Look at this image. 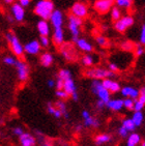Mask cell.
Here are the masks:
<instances>
[{
    "label": "cell",
    "instance_id": "obj_10",
    "mask_svg": "<svg viewBox=\"0 0 145 146\" xmlns=\"http://www.w3.org/2000/svg\"><path fill=\"white\" fill-rule=\"evenodd\" d=\"M15 66L17 68L18 78H19L20 81L21 82L27 81L28 77H29V68H28V65L24 61H22V60H17Z\"/></svg>",
    "mask_w": 145,
    "mask_h": 146
},
{
    "label": "cell",
    "instance_id": "obj_23",
    "mask_svg": "<svg viewBox=\"0 0 145 146\" xmlns=\"http://www.w3.org/2000/svg\"><path fill=\"white\" fill-rule=\"evenodd\" d=\"M128 140H126V146H138L141 143V136L137 133L132 132L131 134H128Z\"/></svg>",
    "mask_w": 145,
    "mask_h": 146
},
{
    "label": "cell",
    "instance_id": "obj_25",
    "mask_svg": "<svg viewBox=\"0 0 145 146\" xmlns=\"http://www.w3.org/2000/svg\"><path fill=\"white\" fill-rule=\"evenodd\" d=\"M39 61H41V64L43 66H45V68H49L54 61V57L53 55L51 53H43L41 55V59H39Z\"/></svg>",
    "mask_w": 145,
    "mask_h": 146
},
{
    "label": "cell",
    "instance_id": "obj_13",
    "mask_svg": "<svg viewBox=\"0 0 145 146\" xmlns=\"http://www.w3.org/2000/svg\"><path fill=\"white\" fill-rule=\"evenodd\" d=\"M41 49H42V46H41V44H39L37 39L30 40V42H27L24 46V52L29 54V55H36V54H39Z\"/></svg>",
    "mask_w": 145,
    "mask_h": 146
},
{
    "label": "cell",
    "instance_id": "obj_14",
    "mask_svg": "<svg viewBox=\"0 0 145 146\" xmlns=\"http://www.w3.org/2000/svg\"><path fill=\"white\" fill-rule=\"evenodd\" d=\"M82 117H83V119H84V127H94V129L100 127L98 120L96 118L92 117V116L90 115V113L88 112L87 110H84L83 112H82Z\"/></svg>",
    "mask_w": 145,
    "mask_h": 146
},
{
    "label": "cell",
    "instance_id": "obj_2",
    "mask_svg": "<svg viewBox=\"0 0 145 146\" xmlns=\"http://www.w3.org/2000/svg\"><path fill=\"white\" fill-rule=\"evenodd\" d=\"M82 25H83V19L76 17L72 14L69 15V17H67V27H69V30H70L71 35H72V42H76V40L79 38Z\"/></svg>",
    "mask_w": 145,
    "mask_h": 146
},
{
    "label": "cell",
    "instance_id": "obj_11",
    "mask_svg": "<svg viewBox=\"0 0 145 146\" xmlns=\"http://www.w3.org/2000/svg\"><path fill=\"white\" fill-rule=\"evenodd\" d=\"M49 20H50L51 24H52V26H53L54 28L62 27L63 22H64V17H63L62 11H59V9H54V11H52V14H51Z\"/></svg>",
    "mask_w": 145,
    "mask_h": 146
},
{
    "label": "cell",
    "instance_id": "obj_24",
    "mask_svg": "<svg viewBox=\"0 0 145 146\" xmlns=\"http://www.w3.org/2000/svg\"><path fill=\"white\" fill-rule=\"evenodd\" d=\"M95 96H98V100L103 101L104 103H107V102L111 98V93H110V91H109L108 89H106L104 86H102V87H100V89L96 91Z\"/></svg>",
    "mask_w": 145,
    "mask_h": 146
},
{
    "label": "cell",
    "instance_id": "obj_28",
    "mask_svg": "<svg viewBox=\"0 0 145 146\" xmlns=\"http://www.w3.org/2000/svg\"><path fill=\"white\" fill-rule=\"evenodd\" d=\"M82 63H83V65H85V66H87V68H90V66H92V65L94 64L95 62V59L94 57L92 56L91 54L87 53L85 54L83 57H82Z\"/></svg>",
    "mask_w": 145,
    "mask_h": 146
},
{
    "label": "cell",
    "instance_id": "obj_21",
    "mask_svg": "<svg viewBox=\"0 0 145 146\" xmlns=\"http://www.w3.org/2000/svg\"><path fill=\"white\" fill-rule=\"evenodd\" d=\"M20 143L22 146H34L35 145V139L30 134L23 133L22 135L20 136Z\"/></svg>",
    "mask_w": 145,
    "mask_h": 146
},
{
    "label": "cell",
    "instance_id": "obj_3",
    "mask_svg": "<svg viewBox=\"0 0 145 146\" xmlns=\"http://www.w3.org/2000/svg\"><path fill=\"white\" fill-rule=\"evenodd\" d=\"M6 40L9 42L11 49L13 51V53L18 57H23L24 56V46L21 44V42L19 40V38L17 37V35H15V33L13 32H7L5 35Z\"/></svg>",
    "mask_w": 145,
    "mask_h": 146
},
{
    "label": "cell",
    "instance_id": "obj_35",
    "mask_svg": "<svg viewBox=\"0 0 145 146\" xmlns=\"http://www.w3.org/2000/svg\"><path fill=\"white\" fill-rule=\"evenodd\" d=\"M58 78H60L61 80H67L69 78H72V73H71V70H65V68H62V70H59L58 73Z\"/></svg>",
    "mask_w": 145,
    "mask_h": 146
},
{
    "label": "cell",
    "instance_id": "obj_16",
    "mask_svg": "<svg viewBox=\"0 0 145 146\" xmlns=\"http://www.w3.org/2000/svg\"><path fill=\"white\" fill-rule=\"evenodd\" d=\"M120 93L123 98H131L133 100H137L139 96V90L132 86H124L120 88Z\"/></svg>",
    "mask_w": 145,
    "mask_h": 146
},
{
    "label": "cell",
    "instance_id": "obj_50",
    "mask_svg": "<svg viewBox=\"0 0 145 146\" xmlns=\"http://www.w3.org/2000/svg\"><path fill=\"white\" fill-rule=\"evenodd\" d=\"M48 86H49V87H54V86H55V81L52 80V79L48 80Z\"/></svg>",
    "mask_w": 145,
    "mask_h": 146
},
{
    "label": "cell",
    "instance_id": "obj_54",
    "mask_svg": "<svg viewBox=\"0 0 145 146\" xmlns=\"http://www.w3.org/2000/svg\"><path fill=\"white\" fill-rule=\"evenodd\" d=\"M81 129H82V125H77V127H76V131H81Z\"/></svg>",
    "mask_w": 145,
    "mask_h": 146
},
{
    "label": "cell",
    "instance_id": "obj_34",
    "mask_svg": "<svg viewBox=\"0 0 145 146\" xmlns=\"http://www.w3.org/2000/svg\"><path fill=\"white\" fill-rule=\"evenodd\" d=\"M48 112H49V114H51V115H53L55 118H60L62 116V113L59 111L58 109L56 107H54V106H51V105H49L48 106Z\"/></svg>",
    "mask_w": 145,
    "mask_h": 146
},
{
    "label": "cell",
    "instance_id": "obj_19",
    "mask_svg": "<svg viewBox=\"0 0 145 146\" xmlns=\"http://www.w3.org/2000/svg\"><path fill=\"white\" fill-rule=\"evenodd\" d=\"M53 42L56 46H60L64 42V31H63V29H62V27L54 28Z\"/></svg>",
    "mask_w": 145,
    "mask_h": 146
},
{
    "label": "cell",
    "instance_id": "obj_8",
    "mask_svg": "<svg viewBox=\"0 0 145 146\" xmlns=\"http://www.w3.org/2000/svg\"><path fill=\"white\" fill-rule=\"evenodd\" d=\"M59 47H60L61 55L64 57V59H67V61H74L77 58V52H76V49L74 48V46L72 44L63 42Z\"/></svg>",
    "mask_w": 145,
    "mask_h": 146
},
{
    "label": "cell",
    "instance_id": "obj_31",
    "mask_svg": "<svg viewBox=\"0 0 145 146\" xmlns=\"http://www.w3.org/2000/svg\"><path fill=\"white\" fill-rule=\"evenodd\" d=\"M120 48H121L122 51H124V52H132L135 49V45L134 42H130V40H126V42H121Z\"/></svg>",
    "mask_w": 145,
    "mask_h": 146
},
{
    "label": "cell",
    "instance_id": "obj_1",
    "mask_svg": "<svg viewBox=\"0 0 145 146\" xmlns=\"http://www.w3.org/2000/svg\"><path fill=\"white\" fill-rule=\"evenodd\" d=\"M54 9V3L51 0H37L34 5L33 11L41 19L49 20Z\"/></svg>",
    "mask_w": 145,
    "mask_h": 146
},
{
    "label": "cell",
    "instance_id": "obj_57",
    "mask_svg": "<svg viewBox=\"0 0 145 146\" xmlns=\"http://www.w3.org/2000/svg\"><path fill=\"white\" fill-rule=\"evenodd\" d=\"M77 1H80V0H77Z\"/></svg>",
    "mask_w": 145,
    "mask_h": 146
},
{
    "label": "cell",
    "instance_id": "obj_26",
    "mask_svg": "<svg viewBox=\"0 0 145 146\" xmlns=\"http://www.w3.org/2000/svg\"><path fill=\"white\" fill-rule=\"evenodd\" d=\"M133 122L135 123V125L137 127H140L141 124L143 123V120H144V115H143L142 111H134L133 113V116L131 118Z\"/></svg>",
    "mask_w": 145,
    "mask_h": 146
},
{
    "label": "cell",
    "instance_id": "obj_30",
    "mask_svg": "<svg viewBox=\"0 0 145 146\" xmlns=\"http://www.w3.org/2000/svg\"><path fill=\"white\" fill-rule=\"evenodd\" d=\"M121 125H122L128 133L134 132L135 129H136V125H135V123L133 122V120H132L131 118H126V119H124V120L122 121Z\"/></svg>",
    "mask_w": 145,
    "mask_h": 146
},
{
    "label": "cell",
    "instance_id": "obj_37",
    "mask_svg": "<svg viewBox=\"0 0 145 146\" xmlns=\"http://www.w3.org/2000/svg\"><path fill=\"white\" fill-rule=\"evenodd\" d=\"M135 55H136L137 57H141L144 55L145 53V49H144V46H142L141 44H137L136 46H135Z\"/></svg>",
    "mask_w": 145,
    "mask_h": 146
},
{
    "label": "cell",
    "instance_id": "obj_32",
    "mask_svg": "<svg viewBox=\"0 0 145 146\" xmlns=\"http://www.w3.org/2000/svg\"><path fill=\"white\" fill-rule=\"evenodd\" d=\"M55 107L62 113V115H63L64 117L69 118V114H67V106H65V104H64V102H62V101L56 102Z\"/></svg>",
    "mask_w": 145,
    "mask_h": 146
},
{
    "label": "cell",
    "instance_id": "obj_29",
    "mask_svg": "<svg viewBox=\"0 0 145 146\" xmlns=\"http://www.w3.org/2000/svg\"><path fill=\"white\" fill-rule=\"evenodd\" d=\"M110 15H111V19L115 22V21H117L122 17V11L119 7L113 5V7L110 9Z\"/></svg>",
    "mask_w": 145,
    "mask_h": 146
},
{
    "label": "cell",
    "instance_id": "obj_4",
    "mask_svg": "<svg viewBox=\"0 0 145 146\" xmlns=\"http://www.w3.org/2000/svg\"><path fill=\"white\" fill-rule=\"evenodd\" d=\"M85 76L91 79H98V80H103L105 78H112L115 76V73L111 72L108 68H89L85 72Z\"/></svg>",
    "mask_w": 145,
    "mask_h": 146
},
{
    "label": "cell",
    "instance_id": "obj_41",
    "mask_svg": "<svg viewBox=\"0 0 145 146\" xmlns=\"http://www.w3.org/2000/svg\"><path fill=\"white\" fill-rule=\"evenodd\" d=\"M145 105L142 104L141 102H139L138 100H135L134 102V108H133V111H142L144 109Z\"/></svg>",
    "mask_w": 145,
    "mask_h": 146
},
{
    "label": "cell",
    "instance_id": "obj_40",
    "mask_svg": "<svg viewBox=\"0 0 145 146\" xmlns=\"http://www.w3.org/2000/svg\"><path fill=\"white\" fill-rule=\"evenodd\" d=\"M3 62L7 65H15L16 62H17V59L13 56H6L3 58Z\"/></svg>",
    "mask_w": 145,
    "mask_h": 146
},
{
    "label": "cell",
    "instance_id": "obj_18",
    "mask_svg": "<svg viewBox=\"0 0 145 146\" xmlns=\"http://www.w3.org/2000/svg\"><path fill=\"white\" fill-rule=\"evenodd\" d=\"M36 28L41 35L48 36L50 34V24L48 23V20H39L36 24Z\"/></svg>",
    "mask_w": 145,
    "mask_h": 146
},
{
    "label": "cell",
    "instance_id": "obj_53",
    "mask_svg": "<svg viewBox=\"0 0 145 146\" xmlns=\"http://www.w3.org/2000/svg\"><path fill=\"white\" fill-rule=\"evenodd\" d=\"M3 1H4L6 4H11V3L15 2V0H3Z\"/></svg>",
    "mask_w": 145,
    "mask_h": 146
},
{
    "label": "cell",
    "instance_id": "obj_42",
    "mask_svg": "<svg viewBox=\"0 0 145 146\" xmlns=\"http://www.w3.org/2000/svg\"><path fill=\"white\" fill-rule=\"evenodd\" d=\"M56 96L59 98L60 100H65V98H69V94H67L63 89H57V91H56Z\"/></svg>",
    "mask_w": 145,
    "mask_h": 146
},
{
    "label": "cell",
    "instance_id": "obj_20",
    "mask_svg": "<svg viewBox=\"0 0 145 146\" xmlns=\"http://www.w3.org/2000/svg\"><path fill=\"white\" fill-rule=\"evenodd\" d=\"M63 90L69 94V96H72V93L77 91V87H76L75 81L72 80V78H69V79H67V80H64Z\"/></svg>",
    "mask_w": 145,
    "mask_h": 146
},
{
    "label": "cell",
    "instance_id": "obj_46",
    "mask_svg": "<svg viewBox=\"0 0 145 146\" xmlns=\"http://www.w3.org/2000/svg\"><path fill=\"white\" fill-rule=\"evenodd\" d=\"M63 80H61L60 78H58L55 81V86L57 89H63Z\"/></svg>",
    "mask_w": 145,
    "mask_h": 146
},
{
    "label": "cell",
    "instance_id": "obj_48",
    "mask_svg": "<svg viewBox=\"0 0 145 146\" xmlns=\"http://www.w3.org/2000/svg\"><path fill=\"white\" fill-rule=\"evenodd\" d=\"M18 1H19V3L23 7H27L31 2V0H18Z\"/></svg>",
    "mask_w": 145,
    "mask_h": 146
},
{
    "label": "cell",
    "instance_id": "obj_47",
    "mask_svg": "<svg viewBox=\"0 0 145 146\" xmlns=\"http://www.w3.org/2000/svg\"><path fill=\"white\" fill-rule=\"evenodd\" d=\"M105 107H106V103H104V102L100 101V100L96 101V108H98V110H103Z\"/></svg>",
    "mask_w": 145,
    "mask_h": 146
},
{
    "label": "cell",
    "instance_id": "obj_17",
    "mask_svg": "<svg viewBox=\"0 0 145 146\" xmlns=\"http://www.w3.org/2000/svg\"><path fill=\"white\" fill-rule=\"evenodd\" d=\"M75 44H76V46H77L81 51H83V52L90 53V52L93 51V46H92V44H90V42H88V40L85 38L79 37V38L76 40Z\"/></svg>",
    "mask_w": 145,
    "mask_h": 146
},
{
    "label": "cell",
    "instance_id": "obj_38",
    "mask_svg": "<svg viewBox=\"0 0 145 146\" xmlns=\"http://www.w3.org/2000/svg\"><path fill=\"white\" fill-rule=\"evenodd\" d=\"M39 42V44H41V46H42V47H45V48L50 45V38L48 36H46V35H41Z\"/></svg>",
    "mask_w": 145,
    "mask_h": 146
},
{
    "label": "cell",
    "instance_id": "obj_22",
    "mask_svg": "<svg viewBox=\"0 0 145 146\" xmlns=\"http://www.w3.org/2000/svg\"><path fill=\"white\" fill-rule=\"evenodd\" d=\"M115 6L119 7L120 9H123L124 11H128L132 9L134 1L133 0H113Z\"/></svg>",
    "mask_w": 145,
    "mask_h": 146
},
{
    "label": "cell",
    "instance_id": "obj_36",
    "mask_svg": "<svg viewBox=\"0 0 145 146\" xmlns=\"http://www.w3.org/2000/svg\"><path fill=\"white\" fill-rule=\"evenodd\" d=\"M134 102L135 100L131 98H126L123 100V108H126V110H130V111H133V108H134Z\"/></svg>",
    "mask_w": 145,
    "mask_h": 146
},
{
    "label": "cell",
    "instance_id": "obj_27",
    "mask_svg": "<svg viewBox=\"0 0 145 146\" xmlns=\"http://www.w3.org/2000/svg\"><path fill=\"white\" fill-rule=\"evenodd\" d=\"M112 137L109 134H100L95 137V144L96 145H104L111 142Z\"/></svg>",
    "mask_w": 145,
    "mask_h": 146
},
{
    "label": "cell",
    "instance_id": "obj_43",
    "mask_svg": "<svg viewBox=\"0 0 145 146\" xmlns=\"http://www.w3.org/2000/svg\"><path fill=\"white\" fill-rule=\"evenodd\" d=\"M137 100L145 105V86H143V87L139 90V96H138Z\"/></svg>",
    "mask_w": 145,
    "mask_h": 146
},
{
    "label": "cell",
    "instance_id": "obj_9",
    "mask_svg": "<svg viewBox=\"0 0 145 146\" xmlns=\"http://www.w3.org/2000/svg\"><path fill=\"white\" fill-rule=\"evenodd\" d=\"M11 16L14 17L15 21H17V22H22L25 19V9L19 2L11 3Z\"/></svg>",
    "mask_w": 145,
    "mask_h": 146
},
{
    "label": "cell",
    "instance_id": "obj_15",
    "mask_svg": "<svg viewBox=\"0 0 145 146\" xmlns=\"http://www.w3.org/2000/svg\"><path fill=\"white\" fill-rule=\"evenodd\" d=\"M106 107L113 112H120L123 108V100H121V98H110L106 103Z\"/></svg>",
    "mask_w": 145,
    "mask_h": 146
},
{
    "label": "cell",
    "instance_id": "obj_45",
    "mask_svg": "<svg viewBox=\"0 0 145 146\" xmlns=\"http://www.w3.org/2000/svg\"><path fill=\"white\" fill-rule=\"evenodd\" d=\"M108 70H110L113 73H116L117 70H119V66L117 65L116 62H110L108 65Z\"/></svg>",
    "mask_w": 145,
    "mask_h": 146
},
{
    "label": "cell",
    "instance_id": "obj_44",
    "mask_svg": "<svg viewBox=\"0 0 145 146\" xmlns=\"http://www.w3.org/2000/svg\"><path fill=\"white\" fill-rule=\"evenodd\" d=\"M128 134H130V133H128V131H126V129L122 127V125H121V127H120L119 129H118V135H119V137H121V138H126L128 136Z\"/></svg>",
    "mask_w": 145,
    "mask_h": 146
},
{
    "label": "cell",
    "instance_id": "obj_12",
    "mask_svg": "<svg viewBox=\"0 0 145 146\" xmlns=\"http://www.w3.org/2000/svg\"><path fill=\"white\" fill-rule=\"evenodd\" d=\"M102 84L106 89L110 91V93H117L120 91V84L117 81H114L112 78H105L102 80Z\"/></svg>",
    "mask_w": 145,
    "mask_h": 146
},
{
    "label": "cell",
    "instance_id": "obj_55",
    "mask_svg": "<svg viewBox=\"0 0 145 146\" xmlns=\"http://www.w3.org/2000/svg\"><path fill=\"white\" fill-rule=\"evenodd\" d=\"M140 146H145V140L144 141H141V143H140Z\"/></svg>",
    "mask_w": 145,
    "mask_h": 146
},
{
    "label": "cell",
    "instance_id": "obj_56",
    "mask_svg": "<svg viewBox=\"0 0 145 146\" xmlns=\"http://www.w3.org/2000/svg\"><path fill=\"white\" fill-rule=\"evenodd\" d=\"M42 146H52L51 144H49V143H45V144H43Z\"/></svg>",
    "mask_w": 145,
    "mask_h": 146
},
{
    "label": "cell",
    "instance_id": "obj_49",
    "mask_svg": "<svg viewBox=\"0 0 145 146\" xmlns=\"http://www.w3.org/2000/svg\"><path fill=\"white\" fill-rule=\"evenodd\" d=\"M23 133H24V132H23V129H21V127H16V129H14V134H15V135L19 136V137L22 135Z\"/></svg>",
    "mask_w": 145,
    "mask_h": 146
},
{
    "label": "cell",
    "instance_id": "obj_33",
    "mask_svg": "<svg viewBox=\"0 0 145 146\" xmlns=\"http://www.w3.org/2000/svg\"><path fill=\"white\" fill-rule=\"evenodd\" d=\"M95 42L98 44L100 47H103V48H106L109 46V40L106 36H104V35H98V36L95 37Z\"/></svg>",
    "mask_w": 145,
    "mask_h": 146
},
{
    "label": "cell",
    "instance_id": "obj_7",
    "mask_svg": "<svg viewBox=\"0 0 145 146\" xmlns=\"http://www.w3.org/2000/svg\"><path fill=\"white\" fill-rule=\"evenodd\" d=\"M113 5H114L113 0H95L93 3V9L98 14L105 15L110 11Z\"/></svg>",
    "mask_w": 145,
    "mask_h": 146
},
{
    "label": "cell",
    "instance_id": "obj_5",
    "mask_svg": "<svg viewBox=\"0 0 145 146\" xmlns=\"http://www.w3.org/2000/svg\"><path fill=\"white\" fill-rule=\"evenodd\" d=\"M134 17L131 15H124L120 18L119 20L115 21L114 22V28L116 31H118L119 33H123L126 32L130 27L134 25Z\"/></svg>",
    "mask_w": 145,
    "mask_h": 146
},
{
    "label": "cell",
    "instance_id": "obj_39",
    "mask_svg": "<svg viewBox=\"0 0 145 146\" xmlns=\"http://www.w3.org/2000/svg\"><path fill=\"white\" fill-rule=\"evenodd\" d=\"M139 42L142 46H145V24H143V25L141 26V29H140Z\"/></svg>",
    "mask_w": 145,
    "mask_h": 146
},
{
    "label": "cell",
    "instance_id": "obj_51",
    "mask_svg": "<svg viewBox=\"0 0 145 146\" xmlns=\"http://www.w3.org/2000/svg\"><path fill=\"white\" fill-rule=\"evenodd\" d=\"M72 100H74V101H78L79 100V96H78V92H77V91H76V92H74L72 94Z\"/></svg>",
    "mask_w": 145,
    "mask_h": 146
},
{
    "label": "cell",
    "instance_id": "obj_6",
    "mask_svg": "<svg viewBox=\"0 0 145 146\" xmlns=\"http://www.w3.org/2000/svg\"><path fill=\"white\" fill-rule=\"evenodd\" d=\"M88 6H87L86 3L81 2V1H78V2H75L71 7V14L76 16L78 18H81V19H85V18L88 16Z\"/></svg>",
    "mask_w": 145,
    "mask_h": 146
},
{
    "label": "cell",
    "instance_id": "obj_52",
    "mask_svg": "<svg viewBox=\"0 0 145 146\" xmlns=\"http://www.w3.org/2000/svg\"><path fill=\"white\" fill-rule=\"evenodd\" d=\"M6 19H7V21H9V23H14V21H15L14 17L11 16V15H7V16H6Z\"/></svg>",
    "mask_w": 145,
    "mask_h": 146
}]
</instances>
